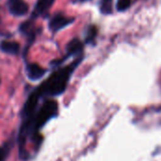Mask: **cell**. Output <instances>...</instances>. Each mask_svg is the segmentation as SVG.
<instances>
[{"instance_id":"6da1fadb","label":"cell","mask_w":161,"mask_h":161,"mask_svg":"<svg viewBox=\"0 0 161 161\" xmlns=\"http://www.w3.org/2000/svg\"><path fill=\"white\" fill-rule=\"evenodd\" d=\"M80 60H77L76 62H74L70 66H67L65 68H62L57 72H55L45 82H43L41 87L39 88V91L41 94H47V95H58L61 94L67 86V82L69 80V77L71 74L73 73L75 67L77 65V63Z\"/></svg>"},{"instance_id":"7a4b0ae2","label":"cell","mask_w":161,"mask_h":161,"mask_svg":"<svg viewBox=\"0 0 161 161\" xmlns=\"http://www.w3.org/2000/svg\"><path fill=\"white\" fill-rule=\"evenodd\" d=\"M57 112H58V103L53 100L46 101L42 107V108L40 109V111L38 112L35 120L33 121L34 129L37 131L39 128L43 126V125L48 120L53 118L57 114Z\"/></svg>"},{"instance_id":"3957f363","label":"cell","mask_w":161,"mask_h":161,"mask_svg":"<svg viewBox=\"0 0 161 161\" xmlns=\"http://www.w3.org/2000/svg\"><path fill=\"white\" fill-rule=\"evenodd\" d=\"M8 8L15 16H23L28 11V5L24 0H8Z\"/></svg>"},{"instance_id":"277c9868","label":"cell","mask_w":161,"mask_h":161,"mask_svg":"<svg viewBox=\"0 0 161 161\" xmlns=\"http://www.w3.org/2000/svg\"><path fill=\"white\" fill-rule=\"evenodd\" d=\"M41 95L42 94H41L39 89L34 91L29 95V97L25 101L24 108H23V114L25 116H29L33 113V111L35 110V108L37 107V104H38V101H39V98L41 97Z\"/></svg>"},{"instance_id":"5b68a950","label":"cell","mask_w":161,"mask_h":161,"mask_svg":"<svg viewBox=\"0 0 161 161\" xmlns=\"http://www.w3.org/2000/svg\"><path fill=\"white\" fill-rule=\"evenodd\" d=\"M73 21H74V19H72V18H68V17H65L64 15L58 14L50 20L49 28L53 32H57V31L62 29L63 27L67 26L68 25L72 24Z\"/></svg>"},{"instance_id":"8992f818","label":"cell","mask_w":161,"mask_h":161,"mask_svg":"<svg viewBox=\"0 0 161 161\" xmlns=\"http://www.w3.org/2000/svg\"><path fill=\"white\" fill-rule=\"evenodd\" d=\"M26 72H27V76L29 79L38 80L44 75V74L46 73V70L36 63H30L26 67Z\"/></svg>"},{"instance_id":"52a82bcc","label":"cell","mask_w":161,"mask_h":161,"mask_svg":"<svg viewBox=\"0 0 161 161\" xmlns=\"http://www.w3.org/2000/svg\"><path fill=\"white\" fill-rule=\"evenodd\" d=\"M54 2L55 0H38V2L35 5L33 14L36 16H39V15H42L46 13L50 9Z\"/></svg>"},{"instance_id":"ba28073f","label":"cell","mask_w":161,"mask_h":161,"mask_svg":"<svg viewBox=\"0 0 161 161\" xmlns=\"http://www.w3.org/2000/svg\"><path fill=\"white\" fill-rule=\"evenodd\" d=\"M0 49L8 54L10 55H16L18 54L20 50V45L16 42H9V41H4L0 44Z\"/></svg>"},{"instance_id":"9c48e42d","label":"cell","mask_w":161,"mask_h":161,"mask_svg":"<svg viewBox=\"0 0 161 161\" xmlns=\"http://www.w3.org/2000/svg\"><path fill=\"white\" fill-rule=\"evenodd\" d=\"M82 49H83L82 42L78 39H74L67 45V54L68 56H73V55L80 53Z\"/></svg>"},{"instance_id":"30bf717a","label":"cell","mask_w":161,"mask_h":161,"mask_svg":"<svg viewBox=\"0 0 161 161\" xmlns=\"http://www.w3.org/2000/svg\"><path fill=\"white\" fill-rule=\"evenodd\" d=\"M96 35H97V28H96V26L92 25V26L89 28V30H88V34H87L86 42H92V41L95 39Z\"/></svg>"},{"instance_id":"8fae6325","label":"cell","mask_w":161,"mask_h":161,"mask_svg":"<svg viewBox=\"0 0 161 161\" xmlns=\"http://www.w3.org/2000/svg\"><path fill=\"white\" fill-rule=\"evenodd\" d=\"M131 5V0H118L117 2V9L120 11L126 10Z\"/></svg>"},{"instance_id":"7c38bea8","label":"cell","mask_w":161,"mask_h":161,"mask_svg":"<svg viewBox=\"0 0 161 161\" xmlns=\"http://www.w3.org/2000/svg\"><path fill=\"white\" fill-rule=\"evenodd\" d=\"M111 4L112 0H103L101 4V11L106 14L111 12Z\"/></svg>"},{"instance_id":"4fadbf2b","label":"cell","mask_w":161,"mask_h":161,"mask_svg":"<svg viewBox=\"0 0 161 161\" xmlns=\"http://www.w3.org/2000/svg\"><path fill=\"white\" fill-rule=\"evenodd\" d=\"M21 31L25 34H30L33 31V24L30 21H26L25 23H24L21 27H20Z\"/></svg>"},{"instance_id":"5bb4252c","label":"cell","mask_w":161,"mask_h":161,"mask_svg":"<svg viewBox=\"0 0 161 161\" xmlns=\"http://www.w3.org/2000/svg\"><path fill=\"white\" fill-rule=\"evenodd\" d=\"M3 160V157H2V153L0 152V161Z\"/></svg>"},{"instance_id":"9a60e30c","label":"cell","mask_w":161,"mask_h":161,"mask_svg":"<svg viewBox=\"0 0 161 161\" xmlns=\"http://www.w3.org/2000/svg\"><path fill=\"white\" fill-rule=\"evenodd\" d=\"M75 2H84V1H87V0H75Z\"/></svg>"}]
</instances>
